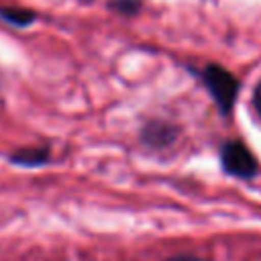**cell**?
<instances>
[{
  "instance_id": "obj_1",
  "label": "cell",
  "mask_w": 261,
  "mask_h": 261,
  "mask_svg": "<svg viewBox=\"0 0 261 261\" xmlns=\"http://www.w3.org/2000/svg\"><path fill=\"white\" fill-rule=\"evenodd\" d=\"M204 80H206V86L210 90V94L214 96L216 104L228 112L234 104V98H237V92H239V82L222 67H216V65H210L204 73Z\"/></svg>"
},
{
  "instance_id": "obj_4",
  "label": "cell",
  "mask_w": 261,
  "mask_h": 261,
  "mask_svg": "<svg viewBox=\"0 0 261 261\" xmlns=\"http://www.w3.org/2000/svg\"><path fill=\"white\" fill-rule=\"evenodd\" d=\"M253 104H255V110L261 114V82H259V86L255 88V94H253Z\"/></svg>"
},
{
  "instance_id": "obj_5",
  "label": "cell",
  "mask_w": 261,
  "mask_h": 261,
  "mask_svg": "<svg viewBox=\"0 0 261 261\" xmlns=\"http://www.w3.org/2000/svg\"><path fill=\"white\" fill-rule=\"evenodd\" d=\"M167 261H204V259H198V257H186V255H179V257H171Z\"/></svg>"
},
{
  "instance_id": "obj_2",
  "label": "cell",
  "mask_w": 261,
  "mask_h": 261,
  "mask_svg": "<svg viewBox=\"0 0 261 261\" xmlns=\"http://www.w3.org/2000/svg\"><path fill=\"white\" fill-rule=\"evenodd\" d=\"M220 159H222L224 169L230 175L249 179V177H253L257 173V161H255L253 153L239 141L224 143V147L220 151Z\"/></svg>"
},
{
  "instance_id": "obj_3",
  "label": "cell",
  "mask_w": 261,
  "mask_h": 261,
  "mask_svg": "<svg viewBox=\"0 0 261 261\" xmlns=\"http://www.w3.org/2000/svg\"><path fill=\"white\" fill-rule=\"evenodd\" d=\"M0 12L4 14V18L12 20L16 24H24V22L33 20V12H27V10H14V8H10V10H0Z\"/></svg>"
}]
</instances>
